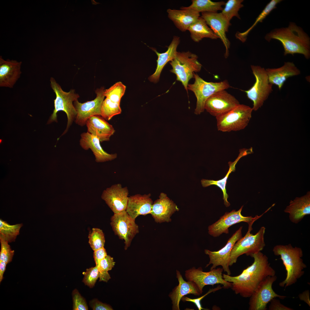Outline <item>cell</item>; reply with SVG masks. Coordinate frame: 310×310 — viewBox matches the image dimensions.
Instances as JSON below:
<instances>
[{
  "label": "cell",
  "instance_id": "obj_1",
  "mask_svg": "<svg viewBox=\"0 0 310 310\" xmlns=\"http://www.w3.org/2000/svg\"><path fill=\"white\" fill-rule=\"evenodd\" d=\"M251 257L253 258V262L239 275L232 276L222 274L225 281L231 283V288L234 292L244 298L250 297L263 280L276 273L266 255L259 251Z\"/></svg>",
  "mask_w": 310,
  "mask_h": 310
},
{
  "label": "cell",
  "instance_id": "obj_2",
  "mask_svg": "<svg viewBox=\"0 0 310 310\" xmlns=\"http://www.w3.org/2000/svg\"><path fill=\"white\" fill-rule=\"evenodd\" d=\"M265 38L269 42L273 39L279 41L283 47L284 55L299 53L307 59L310 57V38L294 22H290L288 27L272 30L266 35Z\"/></svg>",
  "mask_w": 310,
  "mask_h": 310
},
{
  "label": "cell",
  "instance_id": "obj_3",
  "mask_svg": "<svg viewBox=\"0 0 310 310\" xmlns=\"http://www.w3.org/2000/svg\"><path fill=\"white\" fill-rule=\"evenodd\" d=\"M273 251L275 255L280 256L286 272V278L279 283V286H285V288L295 284L304 274L303 270L307 267L301 258L303 256L302 249L293 247L290 244L279 245L274 247Z\"/></svg>",
  "mask_w": 310,
  "mask_h": 310
},
{
  "label": "cell",
  "instance_id": "obj_4",
  "mask_svg": "<svg viewBox=\"0 0 310 310\" xmlns=\"http://www.w3.org/2000/svg\"><path fill=\"white\" fill-rule=\"evenodd\" d=\"M50 85L56 95L54 100V108L53 113L48 121V124L53 122H57V113L59 111L65 112L67 117V122L65 130L62 135L64 134L68 131L73 123L75 121L77 113L73 104L74 102L78 100L80 96L75 92L73 89L66 92L63 90L60 85L55 79L51 77L50 79Z\"/></svg>",
  "mask_w": 310,
  "mask_h": 310
},
{
  "label": "cell",
  "instance_id": "obj_5",
  "mask_svg": "<svg viewBox=\"0 0 310 310\" xmlns=\"http://www.w3.org/2000/svg\"><path fill=\"white\" fill-rule=\"evenodd\" d=\"M172 69L170 71L175 74L177 80L181 82L187 91L189 80L194 77L195 72L200 71L202 65L195 54L188 51L177 52L175 57L170 62Z\"/></svg>",
  "mask_w": 310,
  "mask_h": 310
},
{
  "label": "cell",
  "instance_id": "obj_6",
  "mask_svg": "<svg viewBox=\"0 0 310 310\" xmlns=\"http://www.w3.org/2000/svg\"><path fill=\"white\" fill-rule=\"evenodd\" d=\"M253 223L249 225L248 230L245 235L241 237L235 243L232 251L229 262V266L235 263L238 257L245 254L251 256L254 253L261 251L265 246L264 235L265 228L261 227L255 235L251 233Z\"/></svg>",
  "mask_w": 310,
  "mask_h": 310
},
{
  "label": "cell",
  "instance_id": "obj_7",
  "mask_svg": "<svg viewBox=\"0 0 310 310\" xmlns=\"http://www.w3.org/2000/svg\"><path fill=\"white\" fill-rule=\"evenodd\" d=\"M252 108L239 104L226 113L216 117L218 130L222 132L244 129L252 117Z\"/></svg>",
  "mask_w": 310,
  "mask_h": 310
},
{
  "label": "cell",
  "instance_id": "obj_8",
  "mask_svg": "<svg viewBox=\"0 0 310 310\" xmlns=\"http://www.w3.org/2000/svg\"><path fill=\"white\" fill-rule=\"evenodd\" d=\"M255 81L249 89L244 91L253 102V111H256L263 105L273 91V84L269 82L266 69L259 65H251Z\"/></svg>",
  "mask_w": 310,
  "mask_h": 310
},
{
  "label": "cell",
  "instance_id": "obj_9",
  "mask_svg": "<svg viewBox=\"0 0 310 310\" xmlns=\"http://www.w3.org/2000/svg\"><path fill=\"white\" fill-rule=\"evenodd\" d=\"M195 82L188 84L187 89L193 92L197 99L194 113L199 115L203 112L206 100L215 93L228 89L230 87L226 80L219 82H208L204 81L197 74H194Z\"/></svg>",
  "mask_w": 310,
  "mask_h": 310
},
{
  "label": "cell",
  "instance_id": "obj_10",
  "mask_svg": "<svg viewBox=\"0 0 310 310\" xmlns=\"http://www.w3.org/2000/svg\"><path fill=\"white\" fill-rule=\"evenodd\" d=\"M223 271L222 268H217L204 272L201 267L197 269L193 267L185 271V276L187 280L195 283L202 294L203 288L207 285L220 284L225 288L231 287V283L225 281L223 278Z\"/></svg>",
  "mask_w": 310,
  "mask_h": 310
},
{
  "label": "cell",
  "instance_id": "obj_11",
  "mask_svg": "<svg viewBox=\"0 0 310 310\" xmlns=\"http://www.w3.org/2000/svg\"><path fill=\"white\" fill-rule=\"evenodd\" d=\"M135 220L126 211L114 214L111 218L110 224L113 230L120 239L124 240L125 250L139 232L138 226Z\"/></svg>",
  "mask_w": 310,
  "mask_h": 310
},
{
  "label": "cell",
  "instance_id": "obj_12",
  "mask_svg": "<svg viewBox=\"0 0 310 310\" xmlns=\"http://www.w3.org/2000/svg\"><path fill=\"white\" fill-rule=\"evenodd\" d=\"M275 275L269 276L263 280L250 297L249 310H266L267 305L273 299H284L286 297L279 295L274 290L272 285L277 279Z\"/></svg>",
  "mask_w": 310,
  "mask_h": 310
},
{
  "label": "cell",
  "instance_id": "obj_13",
  "mask_svg": "<svg viewBox=\"0 0 310 310\" xmlns=\"http://www.w3.org/2000/svg\"><path fill=\"white\" fill-rule=\"evenodd\" d=\"M243 207L242 206L237 211L234 210L230 212H225L217 221L208 226L209 234L214 237H218L223 233L228 234L229 228L232 225L241 222H247L248 224L253 223L269 210L268 209L259 216L256 215L254 217L245 216L241 214Z\"/></svg>",
  "mask_w": 310,
  "mask_h": 310
},
{
  "label": "cell",
  "instance_id": "obj_14",
  "mask_svg": "<svg viewBox=\"0 0 310 310\" xmlns=\"http://www.w3.org/2000/svg\"><path fill=\"white\" fill-rule=\"evenodd\" d=\"M242 226H241L228 239L225 246L219 250L211 251L207 249L205 250V253L208 255L210 259V261L206 268L212 264L210 269L211 270L221 266L224 272L230 275L231 272L229 264L231 253L235 243L242 237Z\"/></svg>",
  "mask_w": 310,
  "mask_h": 310
},
{
  "label": "cell",
  "instance_id": "obj_15",
  "mask_svg": "<svg viewBox=\"0 0 310 310\" xmlns=\"http://www.w3.org/2000/svg\"><path fill=\"white\" fill-rule=\"evenodd\" d=\"M104 89L102 87L95 90L96 96L93 100L83 103L79 102L78 100L74 102L73 105L77 113L74 121L77 124L83 126L91 117L101 116V106L105 97Z\"/></svg>",
  "mask_w": 310,
  "mask_h": 310
},
{
  "label": "cell",
  "instance_id": "obj_16",
  "mask_svg": "<svg viewBox=\"0 0 310 310\" xmlns=\"http://www.w3.org/2000/svg\"><path fill=\"white\" fill-rule=\"evenodd\" d=\"M240 104L238 100L225 90L219 91L206 101L204 110L216 117L229 111Z\"/></svg>",
  "mask_w": 310,
  "mask_h": 310
},
{
  "label": "cell",
  "instance_id": "obj_17",
  "mask_svg": "<svg viewBox=\"0 0 310 310\" xmlns=\"http://www.w3.org/2000/svg\"><path fill=\"white\" fill-rule=\"evenodd\" d=\"M129 193L127 187L118 183L104 190L101 197L114 214H117L126 210Z\"/></svg>",
  "mask_w": 310,
  "mask_h": 310
},
{
  "label": "cell",
  "instance_id": "obj_18",
  "mask_svg": "<svg viewBox=\"0 0 310 310\" xmlns=\"http://www.w3.org/2000/svg\"><path fill=\"white\" fill-rule=\"evenodd\" d=\"M201 17L218 38L221 40L226 49L224 57L227 58L229 55L230 43L226 36V33L228 31L230 22L227 21L221 13H202Z\"/></svg>",
  "mask_w": 310,
  "mask_h": 310
},
{
  "label": "cell",
  "instance_id": "obj_19",
  "mask_svg": "<svg viewBox=\"0 0 310 310\" xmlns=\"http://www.w3.org/2000/svg\"><path fill=\"white\" fill-rule=\"evenodd\" d=\"M80 136V145L84 150L90 149L92 150L96 162H104L117 158V154H110L103 150L100 145L99 139L96 136L87 132L82 133Z\"/></svg>",
  "mask_w": 310,
  "mask_h": 310
},
{
  "label": "cell",
  "instance_id": "obj_20",
  "mask_svg": "<svg viewBox=\"0 0 310 310\" xmlns=\"http://www.w3.org/2000/svg\"><path fill=\"white\" fill-rule=\"evenodd\" d=\"M22 62L0 57V87L13 88L20 78Z\"/></svg>",
  "mask_w": 310,
  "mask_h": 310
},
{
  "label": "cell",
  "instance_id": "obj_21",
  "mask_svg": "<svg viewBox=\"0 0 310 310\" xmlns=\"http://www.w3.org/2000/svg\"><path fill=\"white\" fill-rule=\"evenodd\" d=\"M159 197L153 203L150 214L156 222L170 221L171 216L179 209L165 193H160Z\"/></svg>",
  "mask_w": 310,
  "mask_h": 310
},
{
  "label": "cell",
  "instance_id": "obj_22",
  "mask_svg": "<svg viewBox=\"0 0 310 310\" xmlns=\"http://www.w3.org/2000/svg\"><path fill=\"white\" fill-rule=\"evenodd\" d=\"M176 275L179 284L169 295L172 301L173 310H180L179 303L181 298L184 296L189 294L199 296L202 294L195 283L191 281H185L180 272L178 270H176Z\"/></svg>",
  "mask_w": 310,
  "mask_h": 310
},
{
  "label": "cell",
  "instance_id": "obj_23",
  "mask_svg": "<svg viewBox=\"0 0 310 310\" xmlns=\"http://www.w3.org/2000/svg\"><path fill=\"white\" fill-rule=\"evenodd\" d=\"M150 194H138L128 197L126 212L135 220L140 215L150 214L153 204Z\"/></svg>",
  "mask_w": 310,
  "mask_h": 310
},
{
  "label": "cell",
  "instance_id": "obj_24",
  "mask_svg": "<svg viewBox=\"0 0 310 310\" xmlns=\"http://www.w3.org/2000/svg\"><path fill=\"white\" fill-rule=\"evenodd\" d=\"M181 9H168L167 10L169 19L181 31L185 32L200 17L199 13L191 9L182 7Z\"/></svg>",
  "mask_w": 310,
  "mask_h": 310
},
{
  "label": "cell",
  "instance_id": "obj_25",
  "mask_svg": "<svg viewBox=\"0 0 310 310\" xmlns=\"http://www.w3.org/2000/svg\"><path fill=\"white\" fill-rule=\"evenodd\" d=\"M289 214L290 221L295 224L300 222L304 217L310 214V192L290 201L289 205L284 210Z\"/></svg>",
  "mask_w": 310,
  "mask_h": 310
},
{
  "label": "cell",
  "instance_id": "obj_26",
  "mask_svg": "<svg viewBox=\"0 0 310 310\" xmlns=\"http://www.w3.org/2000/svg\"><path fill=\"white\" fill-rule=\"evenodd\" d=\"M270 83L277 86L280 90L287 78L297 75L300 70L293 63L285 62L282 67L278 68L266 69Z\"/></svg>",
  "mask_w": 310,
  "mask_h": 310
},
{
  "label": "cell",
  "instance_id": "obj_27",
  "mask_svg": "<svg viewBox=\"0 0 310 310\" xmlns=\"http://www.w3.org/2000/svg\"><path fill=\"white\" fill-rule=\"evenodd\" d=\"M86 125L87 132L96 136L101 142L109 141L115 132L113 126L101 116L91 117L88 120Z\"/></svg>",
  "mask_w": 310,
  "mask_h": 310
},
{
  "label": "cell",
  "instance_id": "obj_28",
  "mask_svg": "<svg viewBox=\"0 0 310 310\" xmlns=\"http://www.w3.org/2000/svg\"><path fill=\"white\" fill-rule=\"evenodd\" d=\"M180 42V38L177 36H174L167 51L164 53H158L153 48H150L156 53L158 56L156 61L157 65L154 73L149 76V80L154 83L158 82L159 79L161 71L165 65L169 61H172L176 57L177 50Z\"/></svg>",
  "mask_w": 310,
  "mask_h": 310
},
{
  "label": "cell",
  "instance_id": "obj_29",
  "mask_svg": "<svg viewBox=\"0 0 310 310\" xmlns=\"http://www.w3.org/2000/svg\"><path fill=\"white\" fill-rule=\"evenodd\" d=\"M252 153L253 151L252 147L249 149L243 148L240 150L239 155L235 160L233 162H229V170L224 178L217 181L205 179H202L201 181L202 186L204 187L215 185L220 189L223 193L224 204L226 207H228L230 205V203L228 201V195L227 193L226 189L227 180L229 175L232 172H234L235 170L236 165L241 158Z\"/></svg>",
  "mask_w": 310,
  "mask_h": 310
},
{
  "label": "cell",
  "instance_id": "obj_30",
  "mask_svg": "<svg viewBox=\"0 0 310 310\" xmlns=\"http://www.w3.org/2000/svg\"><path fill=\"white\" fill-rule=\"evenodd\" d=\"M188 30L190 33L191 38L196 42H199L204 38L213 39L218 38L201 17L190 26Z\"/></svg>",
  "mask_w": 310,
  "mask_h": 310
},
{
  "label": "cell",
  "instance_id": "obj_31",
  "mask_svg": "<svg viewBox=\"0 0 310 310\" xmlns=\"http://www.w3.org/2000/svg\"><path fill=\"white\" fill-rule=\"evenodd\" d=\"M191 4L186 8L193 9L200 12H217L222 11V6L225 4L224 1L214 2L210 0H193Z\"/></svg>",
  "mask_w": 310,
  "mask_h": 310
},
{
  "label": "cell",
  "instance_id": "obj_32",
  "mask_svg": "<svg viewBox=\"0 0 310 310\" xmlns=\"http://www.w3.org/2000/svg\"><path fill=\"white\" fill-rule=\"evenodd\" d=\"M282 0H272L266 6L264 9L256 18V20L252 25L245 31L240 32H237L235 34L236 38L242 42L246 40L247 36L250 31L259 22H261L271 12L276 8V5Z\"/></svg>",
  "mask_w": 310,
  "mask_h": 310
},
{
  "label": "cell",
  "instance_id": "obj_33",
  "mask_svg": "<svg viewBox=\"0 0 310 310\" xmlns=\"http://www.w3.org/2000/svg\"><path fill=\"white\" fill-rule=\"evenodd\" d=\"M22 224L11 225L6 222L0 219V237L8 243L14 241L19 234Z\"/></svg>",
  "mask_w": 310,
  "mask_h": 310
},
{
  "label": "cell",
  "instance_id": "obj_34",
  "mask_svg": "<svg viewBox=\"0 0 310 310\" xmlns=\"http://www.w3.org/2000/svg\"><path fill=\"white\" fill-rule=\"evenodd\" d=\"M120 104L106 98L102 105L101 116L106 120L108 121L113 116L121 114V110Z\"/></svg>",
  "mask_w": 310,
  "mask_h": 310
},
{
  "label": "cell",
  "instance_id": "obj_35",
  "mask_svg": "<svg viewBox=\"0 0 310 310\" xmlns=\"http://www.w3.org/2000/svg\"><path fill=\"white\" fill-rule=\"evenodd\" d=\"M243 1V0H229L225 3V7L221 13L228 21L230 22L234 16L240 19L238 11L244 6L242 3Z\"/></svg>",
  "mask_w": 310,
  "mask_h": 310
},
{
  "label": "cell",
  "instance_id": "obj_36",
  "mask_svg": "<svg viewBox=\"0 0 310 310\" xmlns=\"http://www.w3.org/2000/svg\"><path fill=\"white\" fill-rule=\"evenodd\" d=\"M126 86L120 82H118L109 88L104 90V94L106 98L115 102L120 103L121 99L124 94Z\"/></svg>",
  "mask_w": 310,
  "mask_h": 310
},
{
  "label": "cell",
  "instance_id": "obj_37",
  "mask_svg": "<svg viewBox=\"0 0 310 310\" xmlns=\"http://www.w3.org/2000/svg\"><path fill=\"white\" fill-rule=\"evenodd\" d=\"M115 264L113 258L107 255L100 261L97 266L99 272V281L107 282L111 278L108 271L112 269Z\"/></svg>",
  "mask_w": 310,
  "mask_h": 310
},
{
  "label": "cell",
  "instance_id": "obj_38",
  "mask_svg": "<svg viewBox=\"0 0 310 310\" xmlns=\"http://www.w3.org/2000/svg\"><path fill=\"white\" fill-rule=\"evenodd\" d=\"M88 238L89 243L94 251L104 247L105 239L103 232L100 229L92 228L89 232Z\"/></svg>",
  "mask_w": 310,
  "mask_h": 310
},
{
  "label": "cell",
  "instance_id": "obj_39",
  "mask_svg": "<svg viewBox=\"0 0 310 310\" xmlns=\"http://www.w3.org/2000/svg\"><path fill=\"white\" fill-rule=\"evenodd\" d=\"M1 249L0 252V261L7 264L12 260L14 251L11 250L8 242L0 237Z\"/></svg>",
  "mask_w": 310,
  "mask_h": 310
},
{
  "label": "cell",
  "instance_id": "obj_40",
  "mask_svg": "<svg viewBox=\"0 0 310 310\" xmlns=\"http://www.w3.org/2000/svg\"><path fill=\"white\" fill-rule=\"evenodd\" d=\"M84 275L82 281L86 285L90 288H92L98 278H99V272L98 267L96 266L86 270L83 272Z\"/></svg>",
  "mask_w": 310,
  "mask_h": 310
},
{
  "label": "cell",
  "instance_id": "obj_41",
  "mask_svg": "<svg viewBox=\"0 0 310 310\" xmlns=\"http://www.w3.org/2000/svg\"><path fill=\"white\" fill-rule=\"evenodd\" d=\"M72 298L73 303V310L88 309V306L85 300L76 289H75L73 291Z\"/></svg>",
  "mask_w": 310,
  "mask_h": 310
},
{
  "label": "cell",
  "instance_id": "obj_42",
  "mask_svg": "<svg viewBox=\"0 0 310 310\" xmlns=\"http://www.w3.org/2000/svg\"><path fill=\"white\" fill-rule=\"evenodd\" d=\"M222 288H223V287H221L220 285H219L214 288L210 289L208 291L206 294L198 298L192 299L184 296L181 298V300L184 302L185 301H189L193 303L196 306L199 310H208V309H205L202 307L201 303V300L209 294L211 292L218 290Z\"/></svg>",
  "mask_w": 310,
  "mask_h": 310
},
{
  "label": "cell",
  "instance_id": "obj_43",
  "mask_svg": "<svg viewBox=\"0 0 310 310\" xmlns=\"http://www.w3.org/2000/svg\"><path fill=\"white\" fill-rule=\"evenodd\" d=\"M90 305L94 310H113L109 305L103 303L96 299L91 301L90 302Z\"/></svg>",
  "mask_w": 310,
  "mask_h": 310
},
{
  "label": "cell",
  "instance_id": "obj_44",
  "mask_svg": "<svg viewBox=\"0 0 310 310\" xmlns=\"http://www.w3.org/2000/svg\"><path fill=\"white\" fill-rule=\"evenodd\" d=\"M269 306V310H292L293 309L285 306L281 304L280 300L274 298L270 301Z\"/></svg>",
  "mask_w": 310,
  "mask_h": 310
},
{
  "label": "cell",
  "instance_id": "obj_45",
  "mask_svg": "<svg viewBox=\"0 0 310 310\" xmlns=\"http://www.w3.org/2000/svg\"><path fill=\"white\" fill-rule=\"evenodd\" d=\"M107 255V253L104 247L94 251L93 257L96 266H98L100 261Z\"/></svg>",
  "mask_w": 310,
  "mask_h": 310
},
{
  "label": "cell",
  "instance_id": "obj_46",
  "mask_svg": "<svg viewBox=\"0 0 310 310\" xmlns=\"http://www.w3.org/2000/svg\"><path fill=\"white\" fill-rule=\"evenodd\" d=\"M309 290H305L299 295L300 300L304 301L310 307V301L309 298Z\"/></svg>",
  "mask_w": 310,
  "mask_h": 310
},
{
  "label": "cell",
  "instance_id": "obj_47",
  "mask_svg": "<svg viewBox=\"0 0 310 310\" xmlns=\"http://www.w3.org/2000/svg\"><path fill=\"white\" fill-rule=\"evenodd\" d=\"M7 264L3 261H0V282L3 279V274L6 270Z\"/></svg>",
  "mask_w": 310,
  "mask_h": 310
},
{
  "label": "cell",
  "instance_id": "obj_48",
  "mask_svg": "<svg viewBox=\"0 0 310 310\" xmlns=\"http://www.w3.org/2000/svg\"><path fill=\"white\" fill-rule=\"evenodd\" d=\"M91 2L93 5H96L97 4H100V3L97 2L94 0H91Z\"/></svg>",
  "mask_w": 310,
  "mask_h": 310
}]
</instances>
